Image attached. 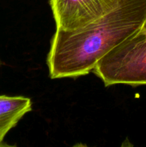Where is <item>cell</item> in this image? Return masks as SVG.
<instances>
[{"label":"cell","mask_w":146,"mask_h":147,"mask_svg":"<svg viewBox=\"0 0 146 147\" xmlns=\"http://www.w3.org/2000/svg\"><path fill=\"white\" fill-rule=\"evenodd\" d=\"M31 106L29 98L0 96V147L11 146L4 143V138L26 113L31 111Z\"/></svg>","instance_id":"277c9868"},{"label":"cell","mask_w":146,"mask_h":147,"mask_svg":"<svg viewBox=\"0 0 146 147\" xmlns=\"http://www.w3.org/2000/svg\"><path fill=\"white\" fill-rule=\"evenodd\" d=\"M116 0H50L57 30L74 32L105 14Z\"/></svg>","instance_id":"3957f363"},{"label":"cell","mask_w":146,"mask_h":147,"mask_svg":"<svg viewBox=\"0 0 146 147\" xmlns=\"http://www.w3.org/2000/svg\"><path fill=\"white\" fill-rule=\"evenodd\" d=\"M145 27L146 0H116L110 11L80 30H56L47 59L50 78L87 75L102 57Z\"/></svg>","instance_id":"6da1fadb"},{"label":"cell","mask_w":146,"mask_h":147,"mask_svg":"<svg viewBox=\"0 0 146 147\" xmlns=\"http://www.w3.org/2000/svg\"><path fill=\"white\" fill-rule=\"evenodd\" d=\"M92 72L105 86H146V27L102 57Z\"/></svg>","instance_id":"7a4b0ae2"},{"label":"cell","mask_w":146,"mask_h":147,"mask_svg":"<svg viewBox=\"0 0 146 147\" xmlns=\"http://www.w3.org/2000/svg\"><path fill=\"white\" fill-rule=\"evenodd\" d=\"M1 59H0V65H1Z\"/></svg>","instance_id":"5b68a950"}]
</instances>
